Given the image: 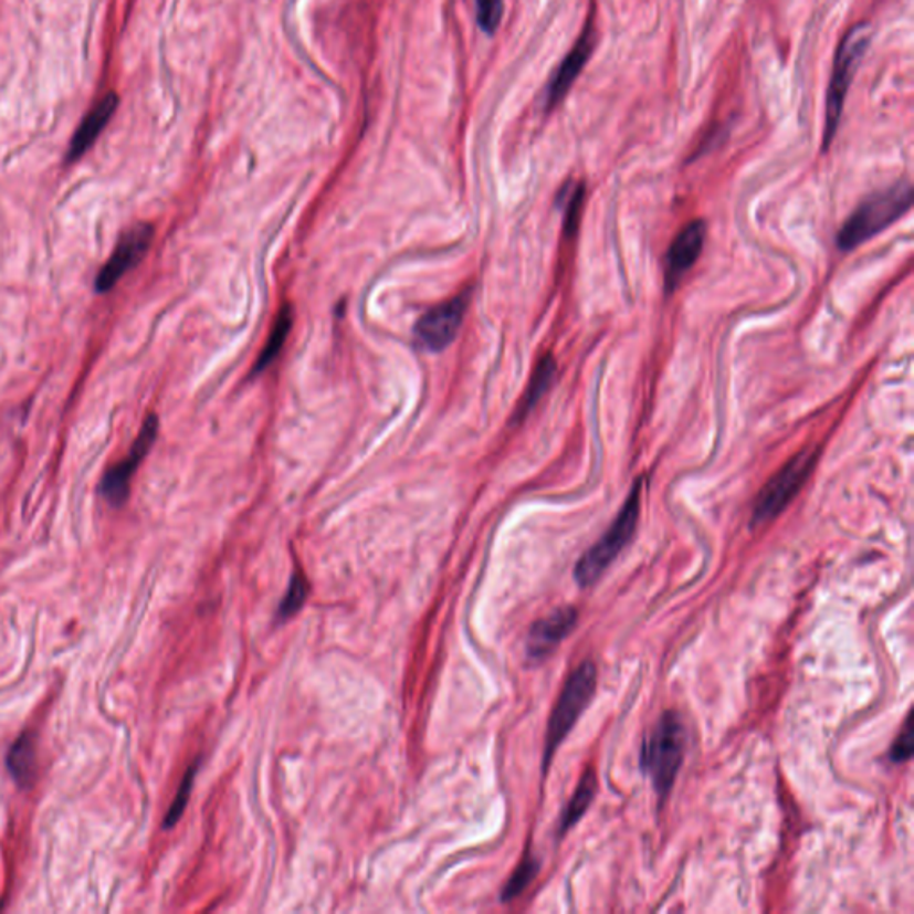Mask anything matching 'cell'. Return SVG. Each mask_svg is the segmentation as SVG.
<instances>
[{
    "mask_svg": "<svg viewBox=\"0 0 914 914\" xmlns=\"http://www.w3.org/2000/svg\"><path fill=\"white\" fill-rule=\"evenodd\" d=\"M913 188L910 181H899L886 190L873 193L861 202L838 232L840 251H854L855 246L878 237L911 209Z\"/></svg>",
    "mask_w": 914,
    "mask_h": 914,
    "instance_id": "obj_1",
    "label": "cell"
},
{
    "mask_svg": "<svg viewBox=\"0 0 914 914\" xmlns=\"http://www.w3.org/2000/svg\"><path fill=\"white\" fill-rule=\"evenodd\" d=\"M873 29L869 22L855 23L841 38L834 63H832L831 81L827 86L826 124H823V150L829 149L836 133L840 129L841 115L845 109L847 95L854 81L864 54L872 42Z\"/></svg>",
    "mask_w": 914,
    "mask_h": 914,
    "instance_id": "obj_2",
    "label": "cell"
},
{
    "mask_svg": "<svg viewBox=\"0 0 914 914\" xmlns=\"http://www.w3.org/2000/svg\"><path fill=\"white\" fill-rule=\"evenodd\" d=\"M686 729L677 713H664L641 745V770L652 780L661 800L669 797L683 766Z\"/></svg>",
    "mask_w": 914,
    "mask_h": 914,
    "instance_id": "obj_3",
    "label": "cell"
},
{
    "mask_svg": "<svg viewBox=\"0 0 914 914\" xmlns=\"http://www.w3.org/2000/svg\"><path fill=\"white\" fill-rule=\"evenodd\" d=\"M641 481H638L623 502L622 509L618 513L613 524L603 533L602 538L586 550L580 557L576 567V580L582 588H590L603 571L613 565L614 559L620 556L623 548L631 544L632 536L637 533L638 521H640Z\"/></svg>",
    "mask_w": 914,
    "mask_h": 914,
    "instance_id": "obj_4",
    "label": "cell"
},
{
    "mask_svg": "<svg viewBox=\"0 0 914 914\" xmlns=\"http://www.w3.org/2000/svg\"><path fill=\"white\" fill-rule=\"evenodd\" d=\"M597 692V669L591 661L580 663L567 683L563 686L561 695L557 698L553 716L548 719L547 738H545L544 768L553 761L557 748L565 742L577 719L590 706Z\"/></svg>",
    "mask_w": 914,
    "mask_h": 914,
    "instance_id": "obj_5",
    "label": "cell"
},
{
    "mask_svg": "<svg viewBox=\"0 0 914 914\" xmlns=\"http://www.w3.org/2000/svg\"><path fill=\"white\" fill-rule=\"evenodd\" d=\"M818 449H808L791 458L763 487L753 511L754 529L776 521L777 516L799 495L817 466Z\"/></svg>",
    "mask_w": 914,
    "mask_h": 914,
    "instance_id": "obj_6",
    "label": "cell"
},
{
    "mask_svg": "<svg viewBox=\"0 0 914 914\" xmlns=\"http://www.w3.org/2000/svg\"><path fill=\"white\" fill-rule=\"evenodd\" d=\"M159 422L158 417L150 414L145 420L144 426L139 429L138 438L130 447L127 458L115 464L106 475H104L103 484H101V493L112 506L120 507L126 504L129 498L130 481L135 477L136 470L139 463L144 461L145 455L149 454L150 447L158 438Z\"/></svg>",
    "mask_w": 914,
    "mask_h": 914,
    "instance_id": "obj_7",
    "label": "cell"
},
{
    "mask_svg": "<svg viewBox=\"0 0 914 914\" xmlns=\"http://www.w3.org/2000/svg\"><path fill=\"white\" fill-rule=\"evenodd\" d=\"M154 228L149 223H138L135 228L120 238V242L116 243L115 251L112 258L106 261V265L98 272L95 279V290L97 293H107L115 288L116 284L120 283V279L135 269L139 261L144 260L145 254L149 251L150 243H153Z\"/></svg>",
    "mask_w": 914,
    "mask_h": 914,
    "instance_id": "obj_8",
    "label": "cell"
},
{
    "mask_svg": "<svg viewBox=\"0 0 914 914\" xmlns=\"http://www.w3.org/2000/svg\"><path fill=\"white\" fill-rule=\"evenodd\" d=\"M464 313H466L464 295L426 313L414 327L418 347L428 353H441L443 348L449 347L454 342L455 335L460 333Z\"/></svg>",
    "mask_w": 914,
    "mask_h": 914,
    "instance_id": "obj_9",
    "label": "cell"
},
{
    "mask_svg": "<svg viewBox=\"0 0 914 914\" xmlns=\"http://www.w3.org/2000/svg\"><path fill=\"white\" fill-rule=\"evenodd\" d=\"M706 222L693 220L683 231L679 232L664 260V290L673 293L679 284L683 283L687 272L693 269L701 258L704 242H706Z\"/></svg>",
    "mask_w": 914,
    "mask_h": 914,
    "instance_id": "obj_10",
    "label": "cell"
},
{
    "mask_svg": "<svg viewBox=\"0 0 914 914\" xmlns=\"http://www.w3.org/2000/svg\"><path fill=\"white\" fill-rule=\"evenodd\" d=\"M595 40H597V36H595L593 23H591L590 20V22L586 23L585 29H582V33H580L576 45L571 46V51L568 52L565 60L557 66L553 80L548 81L544 97L545 109H547V112L559 106V104L563 103V98L567 97L571 86H574L580 72L585 69L586 63L590 61L591 54H593Z\"/></svg>",
    "mask_w": 914,
    "mask_h": 914,
    "instance_id": "obj_11",
    "label": "cell"
},
{
    "mask_svg": "<svg viewBox=\"0 0 914 914\" xmlns=\"http://www.w3.org/2000/svg\"><path fill=\"white\" fill-rule=\"evenodd\" d=\"M577 623V609L571 606L556 609L548 617L539 618L538 622L530 627L527 637V658L534 663L547 660L557 645L574 631Z\"/></svg>",
    "mask_w": 914,
    "mask_h": 914,
    "instance_id": "obj_12",
    "label": "cell"
},
{
    "mask_svg": "<svg viewBox=\"0 0 914 914\" xmlns=\"http://www.w3.org/2000/svg\"><path fill=\"white\" fill-rule=\"evenodd\" d=\"M116 107H118V97L115 93H109L97 106L93 107L70 144V161L81 158L95 144V139L107 126V122L112 120V116L115 115Z\"/></svg>",
    "mask_w": 914,
    "mask_h": 914,
    "instance_id": "obj_13",
    "label": "cell"
},
{
    "mask_svg": "<svg viewBox=\"0 0 914 914\" xmlns=\"http://www.w3.org/2000/svg\"><path fill=\"white\" fill-rule=\"evenodd\" d=\"M8 768L20 788H29L36 776V748L33 734H22L8 754Z\"/></svg>",
    "mask_w": 914,
    "mask_h": 914,
    "instance_id": "obj_14",
    "label": "cell"
},
{
    "mask_svg": "<svg viewBox=\"0 0 914 914\" xmlns=\"http://www.w3.org/2000/svg\"><path fill=\"white\" fill-rule=\"evenodd\" d=\"M597 789H599V786H597L595 771L586 770L582 777H580L576 791L571 795L570 802H568L567 808L563 811L561 823H559V832H561V834L570 831L571 827L576 826L580 818L585 817L586 811L590 809L591 802H593Z\"/></svg>",
    "mask_w": 914,
    "mask_h": 914,
    "instance_id": "obj_15",
    "label": "cell"
},
{
    "mask_svg": "<svg viewBox=\"0 0 914 914\" xmlns=\"http://www.w3.org/2000/svg\"><path fill=\"white\" fill-rule=\"evenodd\" d=\"M556 374V361H554L550 354H547V356L538 363L536 370H534L533 379H530L529 386H527V391H525L524 395V400H522L521 408H518V420L527 417V414L533 411L534 406L538 405L542 397L547 393L548 388L553 386Z\"/></svg>",
    "mask_w": 914,
    "mask_h": 914,
    "instance_id": "obj_16",
    "label": "cell"
},
{
    "mask_svg": "<svg viewBox=\"0 0 914 914\" xmlns=\"http://www.w3.org/2000/svg\"><path fill=\"white\" fill-rule=\"evenodd\" d=\"M293 327V312L292 307L284 306L281 312H279L277 321H275L274 329H272V335H270L269 342H266L265 348H263V353H261L260 359L255 363V374L261 370H265L272 365L275 358H277L281 350H283L284 344H286V339H288L290 330Z\"/></svg>",
    "mask_w": 914,
    "mask_h": 914,
    "instance_id": "obj_17",
    "label": "cell"
},
{
    "mask_svg": "<svg viewBox=\"0 0 914 914\" xmlns=\"http://www.w3.org/2000/svg\"><path fill=\"white\" fill-rule=\"evenodd\" d=\"M586 186L585 182L570 181L565 185L559 196H557V204L565 209V231L568 237L576 234L579 228L580 214H582V206H585Z\"/></svg>",
    "mask_w": 914,
    "mask_h": 914,
    "instance_id": "obj_18",
    "label": "cell"
},
{
    "mask_svg": "<svg viewBox=\"0 0 914 914\" xmlns=\"http://www.w3.org/2000/svg\"><path fill=\"white\" fill-rule=\"evenodd\" d=\"M538 859H536V855L527 852L524 859H522L521 864L516 866L513 875H511L509 881L506 882V886H504V892H502L501 896L502 902H511L513 899H516V896L522 895V893L525 892V887L529 886L534 878L538 875Z\"/></svg>",
    "mask_w": 914,
    "mask_h": 914,
    "instance_id": "obj_19",
    "label": "cell"
},
{
    "mask_svg": "<svg viewBox=\"0 0 914 914\" xmlns=\"http://www.w3.org/2000/svg\"><path fill=\"white\" fill-rule=\"evenodd\" d=\"M197 770H199V763L196 765H191L186 771L185 777H182L181 786L177 789L176 799H174L172 806L168 809L167 817H165V822H162V827L165 829H172L179 820H181L182 812H185L186 806H188V800H190L191 789H193V780L197 777Z\"/></svg>",
    "mask_w": 914,
    "mask_h": 914,
    "instance_id": "obj_20",
    "label": "cell"
},
{
    "mask_svg": "<svg viewBox=\"0 0 914 914\" xmlns=\"http://www.w3.org/2000/svg\"><path fill=\"white\" fill-rule=\"evenodd\" d=\"M307 593H309L307 580L304 579L301 571H295L292 579H290V588L286 595H284L283 602H281L277 617L281 618V620H286V618L297 613L298 609L306 602Z\"/></svg>",
    "mask_w": 914,
    "mask_h": 914,
    "instance_id": "obj_21",
    "label": "cell"
},
{
    "mask_svg": "<svg viewBox=\"0 0 914 914\" xmlns=\"http://www.w3.org/2000/svg\"><path fill=\"white\" fill-rule=\"evenodd\" d=\"M475 8L479 25L484 33H495L504 14V0H475Z\"/></svg>",
    "mask_w": 914,
    "mask_h": 914,
    "instance_id": "obj_22",
    "label": "cell"
},
{
    "mask_svg": "<svg viewBox=\"0 0 914 914\" xmlns=\"http://www.w3.org/2000/svg\"><path fill=\"white\" fill-rule=\"evenodd\" d=\"M913 733V716L910 715L905 718L904 731L893 743L892 753H890V759L893 763L910 761L914 750Z\"/></svg>",
    "mask_w": 914,
    "mask_h": 914,
    "instance_id": "obj_23",
    "label": "cell"
}]
</instances>
